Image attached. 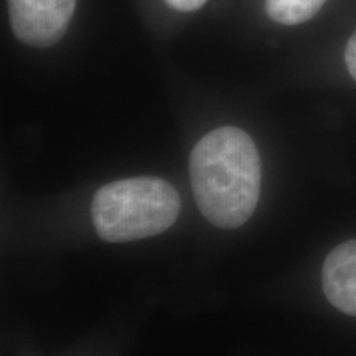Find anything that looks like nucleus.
Returning a JSON list of instances; mask_svg holds the SVG:
<instances>
[{
	"label": "nucleus",
	"instance_id": "nucleus-1",
	"mask_svg": "<svg viewBox=\"0 0 356 356\" xmlns=\"http://www.w3.org/2000/svg\"><path fill=\"white\" fill-rule=\"evenodd\" d=\"M190 178L200 211L218 228H239L261 193V159L254 140L238 127H220L198 140Z\"/></svg>",
	"mask_w": 356,
	"mask_h": 356
},
{
	"label": "nucleus",
	"instance_id": "nucleus-2",
	"mask_svg": "<svg viewBox=\"0 0 356 356\" xmlns=\"http://www.w3.org/2000/svg\"><path fill=\"white\" fill-rule=\"evenodd\" d=\"M180 207V197L168 181L134 177L101 186L92 198L91 216L104 241L126 243L167 231Z\"/></svg>",
	"mask_w": 356,
	"mask_h": 356
},
{
	"label": "nucleus",
	"instance_id": "nucleus-3",
	"mask_svg": "<svg viewBox=\"0 0 356 356\" xmlns=\"http://www.w3.org/2000/svg\"><path fill=\"white\" fill-rule=\"evenodd\" d=\"M74 6L76 0H8V19L20 42L47 48L63 38Z\"/></svg>",
	"mask_w": 356,
	"mask_h": 356
},
{
	"label": "nucleus",
	"instance_id": "nucleus-4",
	"mask_svg": "<svg viewBox=\"0 0 356 356\" xmlns=\"http://www.w3.org/2000/svg\"><path fill=\"white\" fill-rule=\"evenodd\" d=\"M322 286L333 307L356 317V239L340 244L327 256Z\"/></svg>",
	"mask_w": 356,
	"mask_h": 356
},
{
	"label": "nucleus",
	"instance_id": "nucleus-5",
	"mask_svg": "<svg viewBox=\"0 0 356 356\" xmlns=\"http://www.w3.org/2000/svg\"><path fill=\"white\" fill-rule=\"evenodd\" d=\"M327 0H266L269 19L282 25H299L318 13Z\"/></svg>",
	"mask_w": 356,
	"mask_h": 356
},
{
	"label": "nucleus",
	"instance_id": "nucleus-6",
	"mask_svg": "<svg viewBox=\"0 0 356 356\" xmlns=\"http://www.w3.org/2000/svg\"><path fill=\"white\" fill-rule=\"evenodd\" d=\"M163 2L178 12H195L202 8L208 0H163Z\"/></svg>",
	"mask_w": 356,
	"mask_h": 356
},
{
	"label": "nucleus",
	"instance_id": "nucleus-7",
	"mask_svg": "<svg viewBox=\"0 0 356 356\" xmlns=\"http://www.w3.org/2000/svg\"><path fill=\"white\" fill-rule=\"evenodd\" d=\"M345 61H346V68H348L350 74L356 81V32L351 35V38L348 40V44H346Z\"/></svg>",
	"mask_w": 356,
	"mask_h": 356
}]
</instances>
